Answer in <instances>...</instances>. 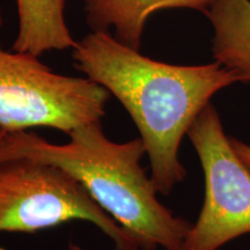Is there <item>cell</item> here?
<instances>
[{"label": "cell", "mask_w": 250, "mask_h": 250, "mask_svg": "<svg viewBox=\"0 0 250 250\" xmlns=\"http://www.w3.org/2000/svg\"><path fill=\"white\" fill-rule=\"evenodd\" d=\"M66 250H83V248H81L80 246H78V245H76V243H70V245H68V247H67V249Z\"/></svg>", "instance_id": "30bf717a"}, {"label": "cell", "mask_w": 250, "mask_h": 250, "mask_svg": "<svg viewBox=\"0 0 250 250\" xmlns=\"http://www.w3.org/2000/svg\"><path fill=\"white\" fill-rule=\"evenodd\" d=\"M72 58L78 71L129 112L151 162V179L162 195L186 179L179 149L193 121L215 93L240 83L218 62L187 66L154 61L110 31H90L72 49Z\"/></svg>", "instance_id": "6da1fadb"}, {"label": "cell", "mask_w": 250, "mask_h": 250, "mask_svg": "<svg viewBox=\"0 0 250 250\" xmlns=\"http://www.w3.org/2000/svg\"><path fill=\"white\" fill-rule=\"evenodd\" d=\"M19 30L12 50L40 57L52 50L73 49V39L65 20V0H14Z\"/></svg>", "instance_id": "ba28073f"}, {"label": "cell", "mask_w": 250, "mask_h": 250, "mask_svg": "<svg viewBox=\"0 0 250 250\" xmlns=\"http://www.w3.org/2000/svg\"><path fill=\"white\" fill-rule=\"evenodd\" d=\"M72 220L95 225L117 250H139L67 171L28 159L0 162V232L35 233Z\"/></svg>", "instance_id": "277c9868"}, {"label": "cell", "mask_w": 250, "mask_h": 250, "mask_svg": "<svg viewBox=\"0 0 250 250\" xmlns=\"http://www.w3.org/2000/svg\"><path fill=\"white\" fill-rule=\"evenodd\" d=\"M109 99L89 78L55 73L37 56L0 45V126L8 132L48 126L68 134L101 121Z\"/></svg>", "instance_id": "3957f363"}, {"label": "cell", "mask_w": 250, "mask_h": 250, "mask_svg": "<svg viewBox=\"0 0 250 250\" xmlns=\"http://www.w3.org/2000/svg\"><path fill=\"white\" fill-rule=\"evenodd\" d=\"M201 161L205 199L184 250H218L250 233V169L237 156L208 103L187 132Z\"/></svg>", "instance_id": "5b68a950"}, {"label": "cell", "mask_w": 250, "mask_h": 250, "mask_svg": "<svg viewBox=\"0 0 250 250\" xmlns=\"http://www.w3.org/2000/svg\"><path fill=\"white\" fill-rule=\"evenodd\" d=\"M229 142L237 156L241 159L243 164L250 169V145L243 143L242 140L234 138V137H229Z\"/></svg>", "instance_id": "9c48e42d"}, {"label": "cell", "mask_w": 250, "mask_h": 250, "mask_svg": "<svg viewBox=\"0 0 250 250\" xmlns=\"http://www.w3.org/2000/svg\"><path fill=\"white\" fill-rule=\"evenodd\" d=\"M70 142L49 143L26 130L6 133L0 162L28 159L62 168L86 188L93 199L136 242L139 250H184L191 224L159 202L158 190L140 166L142 138L115 143L101 121L77 127Z\"/></svg>", "instance_id": "7a4b0ae2"}, {"label": "cell", "mask_w": 250, "mask_h": 250, "mask_svg": "<svg viewBox=\"0 0 250 250\" xmlns=\"http://www.w3.org/2000/svg\"><path fill=\"white\" fill-rule=\"evenodd\" d=\"M6 133H7V131H6L5 129H2L1 126H0V146H1V143L2 140H4Z\"/></svg>", "instance_id": "8fae6325"}, {"label": "cell", "mask_w": 250, "mask_h": 250, "mask_svg": "<svg viewBox=\"0 0 250 250\" xmlns=\"http://www.w3.org/2000/svg\"><path fill=\"white\" fill-rule=\"evenodd\" d=\"M213 27L215 62L250 81V0H213L205 12Z\"/></svg>", "instance_id": "52a82bcc"}, {"label": "cell", "mask_w": 250, "mask_h": 250, "mask_svg": "<svg viewBox=\"0 0 250 250\" xmlns=\"http://www.w3.org/2000/svg\"><path fill=\"white\" fill-rule=\"evenodd\" d=\"M2 23H4V18H2V13H1V8H0V28H1Z\"/></svg>", "instance_id": "7c38bea8"}, {"label": "cell", "mask_w": 250, "mask_h": 250, "mask_svg": "<svg viewBox=\"0 0 250 250\" xmlns=\"http://www.w3.org/2000/svg\"><path fill=\"white\" fill-rule=\"evenodd\" d=\"M92 31H110L125 45L139 50L148 18L162 9L188 8L205 13L213 0H83ZM111 33V31H110Z\"/></svg>", "instance_id": "8992f818"}]
</instances>
